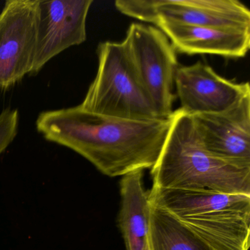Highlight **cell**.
Here are the masks:
<instances>
[{"label":"cell","mask_w":250,"mask_h":250,"mask_svg":"<svg viewBox=\"0 0 250 250\" xmlns=\"http://www.w3.org/2000/svg\"><path fill=\"white\" fill-rule=\"evenodd\" d=\"M171 118L128 120L93 113L80 105L42 112L38 131L74 150L109 177L151 169L170 128Z\"/></svg>","instance_id":"cell-1"},{"label":"cell","mask_w":250,"mask_h":250,"mask_svg":"<svg viewBox=\"0 0 250 250\" xmlns=\"http://www.w3.org/2000/svg\"><path fill=\"white\" fill-rule=\"evenodd\" d=\"M170 118L163 148L150 172L153 187L250 196V167L206 150L192 116L181 108Z\"/></svg>","instance_id":"cell-2"},{"label":"cell","mask_w":250,"mask_h":250,"mask_svg":"<svg viewBox=\"0 0 250 250\" xmlns=\"http://www.w3.org/2000/svg\"><path fill=\"white\" fill-rule=\"evenodd\" d=\"M159 206L214 250H249L250 196L152 187Z\"/></svg>","instance_id":"cell-3"},{"label":"cell","mask_w":250,"mask_h":250,"mask_svg":"<svg viewBox=\"0 0 250 250\" xmlns=\"http://www.w3.org/2000/svg\"><path fill=\"white\" fill-rule=\"evenodd\" d=\"M97 55V74L80 106L88 112L112 118H160L139 80L124 42H102Z\"/></svg>","instance_id":"cell-4"},{"label":"cell","mask_w":250,"mask_h":250,"mask_svg":"<svg viewBox=\"0 0 250 250\" xmlns=\"http://www.w3.org/2000/svg\"><path fill=\"white\" fill-rule=\"evenodd\" d=\"M139 80L158 116L172 115L178 68L176 51L166 35L153 26L132 23L123 41Z\"/></svg>","instance_id":"cell-5"},{"label":"cell","mask_w":250,"mask_h":250,"mask_svg":"<svg viewBox=\"0 0 250 250\" xmlns=\"http://www.w3.org/2000/svg\"><path fill=\"white\" fill-rule=\"evenodd\" d=\"M39 0H8L0 14V90L31 74L37 42Z\"/></svg>","instance_id":"cell-6"},{"label":"cell","mask_w":250,"mask_h":250,"mask_svg":"<svg viewBox=\"0 0 250 250\" xmlns=\"http://www.w3.org/2000/svg\"><path fill=\"white\" fill-rule=\"evenodd\" d=\"M93 0H39L37 42L31 74L87 39L86 21Z\"/></svg>","instance_id":"cell-7"},{"label":"cell","mask_w":250,"mask_h":250,"mask_svg":"<svg viewBox=\"0 0 250 250\" xmlns=\"http://www.w3.org/2000/svg\"><path fill=\"white\" fill-rule=\"evenodd\" d=\"M191 116L206 150L222 160L250 167V94L223 112Z\"/></svg>","instance_id":"cell-8"},{"label":"cell","mask_w":250,"mask_h":250,"mask_svg":"<svg viewBox=\"0 0 250 250\" xmlns=\"http://www.w3.org/2000/svg\"><path fill=\"white\" fill-rule=\"evenodd\" d=\"M175 84L181 109L190 115L223 112L250 94L249 83L226 80L202 62L178 67Z\"/></svg>","instance_id":"cell-9"},{"label":"cell","mask_w":250,"mask_h":250,"mask_svg":"<svg viewBox=\"0 0 250 250\" xmlns=\"http://www.w3.org/2000/svg\"><path fill=\"white\" fill-rule=\"evenodd\" d=\"M151 20L250 31V11L238 0H149Z\"/></svg>","instance_id":"cell-10"},{"label":"cell","mask_w":250,"mask_h":250,"mask_svg":"<svg viewBox=\"0 0 250 250\" xmlns=\"http://www.w3.org/2000/svg\"><path fill=\"white\" fill-rule=\"evenodd\" d=\"M170 41L176 52L244 58L250 47V31L181 24L163 19L154 23Z\"/></svg>","instance_id":"cell-11"},{"label":"cell","mask_w":250,"mask_h":250,"mask_svg":"<svg viewBox=\"0 0 250 250\" xmlns=\"http://www.w3.org/2000/svg\"><path fill=\"white\" fill-rule=\"evenodd\" d=\"M143 170L134 171L121 181L120 228L126 250H144L150 229V203L143 183Z\"/></svg>","instance_id":"cell-12"},{"label":"cell","mask_w":250,"mask_h":250,"mask_svg":"<svg viewBox=\"0 0 250 250\" xmlns=\"http://www.w3.org/2000/svg\"><path fill=\"white\" fill-rule=\"evenodd\" d=\"M148 239L150 250H214L167 211L151 203Z\"/></svg>","instance_id":"cell-13"},{"label":"cell","mask_w":250,"mask_h":250,"mask_svg":"<svg viewBox=\"0 0 250 250\" xmlns=\"http://www.w3.org/2000/svg\"><path fill=\"white\" fill-rule=\"evenodd\" d=\"M20 113L17 109H5L0 113V155L15 140L19 130Z\"/></svg>","instance_id":"cell-14"},{"label":"cell","mask_w":250,"mask_h":250,"mask_svg":"<svg viewBox=\"0 0 250 250\" xmlns=\"http://www.w3.org/2000/svg\"><path fill=\"white\" fill-rule=\"evenodd\" d=\"M144 250H150V244H149V239H147V243L145 246Z\"/></svg>","instance_id":"cell-15"}]
</instances>
